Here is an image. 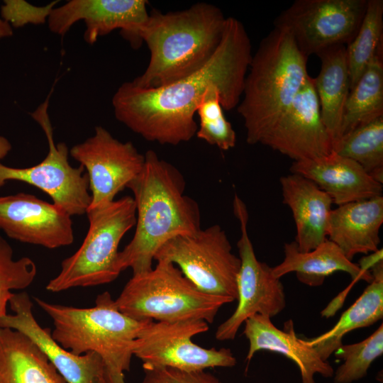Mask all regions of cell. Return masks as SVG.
<instances>
[{
	"mask_svg": "<svg viewBox=\"0 0 383 383\" xmlns=\"http://www.w3.org/2000/svg\"><path fill=\"white\" fill-rule=\"evenodd\" d=\"M382 223V196L343 204L331 211L327 238L352 261L379 249Z\"/></svg>",
	"mask_w": 383,
	"mask_h": 383,
	"instance_id": "obj_21",
	"label": "cell"
},
{
	"mask_svg": "<svg viewBox=\"0 0 383 383\" xmlns=\"http://www.w3.org/2000/svg\"><path fill=\"white\" fill-rule=\"evenodd\" d=\"M144 156L142 170L126 187L135 204V231L117 257L118 270L131 268L133 274L152 270L156 252L168 240L201 229L199 206L184 194L179 170L152 150Z\"/></svg>",
	"mask_w": 383,
	"mask_h": 383,
	"instance_id": "obj_2",
	"label": "cell"
},
{
	"mask_svg": "<svg viewBox=\"0 0 383 383\" xmlns=\"http://www.w3.org/2000/svg\"><path fill=\"white\" fill-rule=\"evenodd\" d=\"M12 35L13 28L0 16V39L11 37Z\"/></svg>",
	"mask_w": 383,
	"mask_h": 383,
	"instance_id": "obj_34",
	"label": "cell"
},
{
	"mask_svg": "<svg viewBox=\"0 0 383 383\" xmlns=\"http://www.w3.org/2000/svg\"><path fill=\"white\" fill-rule=\"evenodd\" d=\"M233 213L240 223L237 243L240 267L237 279L238 305L233 314L220 324L215 333L220 341L233 340L240 327L250 317L260 314L272 318L285 308L286 298L280 279L272 267L257 260L248 233V212L243 201L235 194Z\"/></svg>",
	"mask_w": 383,
	"mask_h": 383,
	"instance_id": "obj_12",
	"label": "cell"
},
{
	"mask_svg": "<svg viewBox=\"0 0 383 383\" xmlns=\"http://www.w3.org/2000/svg\"><path fill=\"white\" fill-rule=\"evenodd\" d=\"M34 299L52 320V337L64 348L77 355L97 353L108 372L129 370L135 340L148 320L137 321L122 313L108 292L98 295L91 308Z\"/></svg>",
	"mask_w": 383,
	"mask_h": 383,
	"instance_id": "obj_5",
	"label": "cell"
},
{
	"mask_svg": "<svg viewBox=\"0 0 383 383\" xmlns=\"http://www.w3.org/2000/svg\"><path fill=\"white\" fill-rule=\"evenodd\" d=\"M243 334L249 342L246 360L250 362L261 350L277 353L292 360L298 367L301 383H315L318 374L333 376L332 366L323 360L306 340L297 337L292 321L284 323V329L277 328L271 318L255 314L245 321Z\"/></svg>",
	"mask_w": 383,
	"mask_h": 383,
	"instance_id": "obj_19",
	"label": "cell"
},
{
	"mask_svg": "<svg viewBox=\"0 0 383 383\" xmlns=\"http://www.w3.org/2000/svg\"><path fill=\"white\" fill-rule=\"evenodd\" d=\"M283 203L293 215L295 243L300 252L310 251L328 239L333 201L309 179L295 173L279 179Z\"/></svg>",
	"mask_w": 383,
	"mask_h": 383,
	"instance_id": "obj_20",
	"label": "cell"
},
{
	"mask_svg": "<svg viewBox=\"0 0 383 383\" xmlns=\"http://www.w3.org/2000/svg\"><path fill=\"white\" fill-rule=\"evenodd\" d=\"M321 70L313 79L322 121L333 142L340 137L345 104L350 89L346 45H336L320 52Z\"/></svg>",
	"mask_w": 383,
	"mask_h": 383,
	"instance_id": "obj_24",
	"label": "cell"
},
{
	"mask_svg": "<svg viewBox=\"0 0 383 383\" xmlns=\"http://www.w3.org/2000/svg\"><path fill=\"white\" fill-rule=\"evenodd\" d=\"M37 274L34 261L28 257L13 258V249L0 235V317L7 314L6 306L13 295L11 290L29 287Z\"/></svg>",
	"mask_w": 383,
	"mask_h": 383,
	"instance_id": "obj_31",
	"label": "cell"
},
{
	"mask_svg": "<svg viewBox=\"0 0 383 383\" xmlns=\"http://www.w3.org/2000/svg\"><path fill=\"white\" fill-rule=\"evenodd\" d=\"M0 383L67 382L30 338L0 328Z\"/></svg>",
	"mask_w": 383,
	"mask_h": 383,
	"instance_id": "obj_23",
	"label": "cell"
},
{
	"mask_svg": "<svg viewBox=\"0 0 383 383\" xmlns=\"http://www.w3.org/2000/svg\"><path fill=\"white\" fill-rule=\"evenodd\" d=\"M367 0H296L274 21L307 58L336 45H348L363 19Z\"/></svg>",
	"mask_w": 383,
	"mask_h": 383,
	"instance_id": "obj_10",
	"label": "cell"
},
{
	"mask_svg": "<svg viewBox=\"0 0 383 383\" xmlns=\"http://www.w3.org/2000/svg\"><path fill=\"white\" fill-rule=\"evenodd\" d=\"M106 372L109 383H126L123 373L108 371Z\"/></svg>",
	"mask_w": 383,
	"mask_h": 383,
	"instance_id": "obj_36",
	"label": "cell"
},
{
	"mask_svg": "<svg viewBox=\"0 0 383 383\" xmlns=\"http://www.w3.org/2000/svg\"><path fill=\"white\" fill-rule=\"evenodd\" d=\"M86 213L89 223L86 237L79 248L62 262L60 273L48 282L49 292L108 284L121 273L118 248L124 235L135 226L133 198L126 196Z\"/></svg>",
	"mask_w": 383,
	"mask_h": 383,
	"instance_id": "obj_7",
	"label": "cell"
},
{
	"mask_svg": "<svg viewBox=\"0 0 383 383\" xmlns=\"http://www.w3.org/2000/svg\"><path fill=\"white\" fill-rule=\"evenodd\" d=\"M157 262L150 271L133 274L115 299L124 315L137 321L212 323L219 309L234 301L201 291L172 262Z\"/></svg>",
	"mask_w": 383,
	"mask_h": 383,
	"instance_id": "obj_6",
	"label": "cell"
},
{
	"mask_svg": "<svg viewBox=\"0 0 383 383\" xmlns=\"http://www.w3.org/2000/svg\"><path fill=\"white\" fill-rule=\"evenodd\" d=\"M290 172L313 182L337 206L382 196V184L357 163L333 151L321 157L294 161Z\"/></svg>",
	"mask_w": 383,
	"mask_h": 383,
	"instance_id": "obj_18",
	"label": "cell"
},
{
	"mask_svg": "<svg viewBox=\"0 0 383 383\" xmlns=\"http://www.w3.org/2000/svg\"><path fill=\"white\" fill-rule=\"evenodd\" d=\"M226 19L218 7L206 2L164 13L153 10L140 32L150 51L149 63L132 82L157 88L200 70L217 50Z\"/></svg>",
	"mask_w": 383,
	"mask_h": 383,
	"instance_id": "obj_3",
	"label": "cell"
},
{
	"mask_svg": "<svg viewBox=\"0 0 383 383\" xmlns=\"http://www.w3.org/2000/svg\"><path fill=\"white\" fill-rule=\"evenodd\" d=\"M372 279L360 296L341 316L337 323L326 333L306 339L327 361L343 345V337L349 332L372 326L383 316V260L370 270Z\"/></svg>",
	"mask_w": 383,
	"mask_h": 383,
	"instance_id": "obj_25",
	"label": "cell"
},
{
	"mask_svg": "<svg viewBox=\"0 0 383 383\" xmlns=\"http://www.w3.org/2000/svg\"><path fill=\"white\" fill-rule=\"evenodd\" d=\"M11 149L9 140L4 136H0V160L4 158Z\"/></svg>",
	"mask_w": 383,
	"mask_h": 383,
	"instance_id": "obj_35",
	"label": "cell"
},
{
	"mask_svg": "<svg viewBox=\"0 0 383 383\" xmlns=\"http://www.w3.org/2000/svg\"><path fill=\"white\" fill-rule=\"evenodd\" d=\"M284 253L283 261L272 267L273 275L278 279L295 272L300 282L310 287H318L322 285L326 278L333 273L344 272L350 274L355 282L362 279L370 283L372 279L371 272L361 270L328 239L304 252L298 250L295 241L286 243Z\"/></svg>",
	"mask_w": 383,
	"mask_h": 383,
	"instance_id": "obj_22",
	"label": "cell"
},
{
	"mask_svg": "<svg viewBox=\"0 0 383 383\" xmlns=\"http://www.w3.org/2000/svg\"><path fill=\"white\" fill-rule=\"evenodd\" d=\"M58 1L45 6H35L22 0H5L1 7V17L13 28L27 23H44Z\"/></svg>",
	"mask_w": 383,
	"mask_h": 383,
	"instance_id": "obj_32",
	"label": "cell"
},
{
	"mask_svg": "<svg viewBox=\"0 0 383 383\" xmlns=\"http://www.w3.org/2000/svg\"><path fill=\"white\" fill-rule=\"evenodd\" d=\"M141 383H221L205 370L186 371L172 367L144 368Z\"/></svg>",
	"mask_w": 383,
	"mask_h": 383,
	"instance_id": "obj_33",
	"label": "cell"
},
{
	"mask_svg": "<svg viewBox=\"0 0 383 383\" xmlns=\"http://www.w3.org/2000/svg\"><path fill=\"white\" fill-rule=\"evenodd\" d=\"M382 36L383 1L367 0L366 11L358 31L346 46L350 89L374 57L382 54Z\"/></svg>",
	"mask_w": 383,
	"mask_h": 383,
	"instance_id": "obj_28",
	"label": "cell"
},
{
	"mask_svg": "<svg viewBox=\"0 0 383 383\" xmlns=\"http://www.w3.org/2000/svg\"><path fill=\"white\" fill-rule=\"evenodd\" d=\"M252 56L245 26L228 17L220 44L203 67L157 88L123 82L112 98L115 117L146 140L171 145L187 142L196 135V111L210 87L218 88L223 109L238 106Z\"/></svg>",
	"mask_w": 383,
	"mask_h": 383,
	"instance_id": "obj_1",
	"label": "cell"
},
{
	"mask_svg": "<svg viewBox=\"0 0 383 383\" xmlns=\"http://www.w3.org/2000/svg\"><path fill=\"white\" fill-rule=\"evenodd\" d=\"M202 320L162 322L148 320L135 340L133 353L143 367H172L195 371L213 367H231L236 359L229 348H204L192 338L206 332Z\"/></svg>",
	"mask_w": 383,
	"mask_h": 383,
	"instance_id": "obj_11",
	"label": "cell"
},
{
	"mask_svg": "<svg viewBox=\"0 0 383 383\" xmlns=\"http://www.w3.org/2000/svg\"><path fill=\"white\" fill-rule=\"evenodd\" d=\"M333 151L353 160L383 184V116L342 135Z\"/></svg>",
	"mask_w": 383,
	"mask_h": 383,
	"instance_id": "obj_27",
	"label": "cell"
},
{
	"mask_svg": "<svg viewBox=\"0 0 383 383\" xmlns=\"http://www.w3.org/2000/svg\"><path fill=\"white\" fill-rule=\"evenodd\" d=\"M307 60L283 30L274 28L260 41L237 106L248 144H260L292 103L309 77Z\"/></svg>",
	"mask_w": 383,
	"mask_h": 383,
	"instance_id": "obj_4",
	"label": "cell"
},
{
	"mask_svg": "<svg viewBox=\"0 0 383 383\" xmlns=\"http://www.w3.org/2000/svg\"><path fill=\"white\" fill-rule=\"evenodd\" d=\"M154 260L172 262L205 293L237 299L240 260L218 224L172 238L158 249Z\"/></svg>",
	"mask_w": 383,
	"mask_h": 383,
	"instance_id": "obj_8",
	"label": "cell"
},
{
	"mask_svg": "<svg viewBox=\"0 0 383 383\" xmlns=\"http://www.w3.org/2000/svg\"><path fill=\"white\" fill-rule=\"evenodd\" d=\"M335 353L343 360L334 372V383H352L365 377L372 363L383 353V324L365 340L342 345Z\"/></svg>",
	"mask_w": 383,
	"mask_h": 383,
	"instance_id": "obj_30",
	"label": "cell"
},
{
	"mask_svg": "<svg viewBox=\"0 0 383 383\" xmlns=\"http://www.w3.org/2000/svg\"><path fill=\"white\" fill-rule=\"evenodd\" d=\"M70 154L87 171L91 197L87 210L113 201L145 162L144 155L131 142L119 141L102 126L95 127L94 134L74 145Z\"/></svg>",
	"mask_w": 383,
	"mask_h": 383,
	"instance_id": "obj_13",
	"label": "cell"
},
{
	"mask_svg": "<svg viewBox=\"0 0 383 383\" xmlns=\"http://www.w3.org/2000/svg\"><path fill=\"white\" fill-rule=\"evenodd\" d=\"M260 144L294 161L321 157L333 151L332 139L322 121L313 79L310 75Z\"/></svg>",
	"mask_w": 383,
	"mask_h": 383,
	"instance_id": "obj_15",
	"label": "cell"
},
{
	"mask_svg": "<svg viewBox=\"0 0 383 383\" xmlns=\"http://www.w3.org/2000/svg\"><path fill=\"white\" fill-rule=\"evenodd\" d=\"M223 110L218 88L210 87L205 91L196 111L199 118L196 135L209 145L226 151L235 145L236 134Z\"/></svg>",
	"mask_w": 383,
	"mask_h": 383,
	"instance_id": "obj_29",
	"label": "cell"
},
{
	"mask_svg": "<svg viewBox=\"0 0 383 383\" xmlns=\"http://www.w3.org/2000/svg\"><path fill=\"white\" fill-rule=\"evenodd\" d=\"M145 0H71L54 8L48 18L51 32L64 35L77 21H84V39L94 44L99 37L120 29L133 48L143 43L140 32L149 13Z\"/></svg>",
	"mask_w": 383,
	"mask_h": 383,
	"instance_id": "obj_14",
	"label": "cell"
},
{
	"mask_svg": "<svg viewBox=\"0 0 383 383\" xmlns=\"http://www.w3.org/2000/svg\"><path fill=\"white\" fill-rule=\"evenodd\" d=\"M51 91L30 113L46 136L47 155L40 163L29 167L16 168L0 164V187L7 181L23 182L45 192L55 206L70 216L83 215L87 213L91 201L88 176L82 165L71 166L68 161L67 145L65 143H55L48 113Z\"/></svg>",
	"mask_w": 383,
	"mask_h": 383,
	"instance_id": "obj_9",
	"label": "cell"
},
{
	"mask_svg": "<svg viewBox=\"0 0 383 383\" xmlns=\"http://www.w3.org/2000/svg\"><path fill=\"white\" fill-rule=\"evenodd\" d=\"M9 304L13 314L0 317V328L17 331L30 338L67 383H109L105 364L97 353L75 355L53 339L50 328L40 326L27 292L13 293Z\"/></svg>",
	"mask_w": 383,
	"mask_h": 383,
	"instance_id": "obj_17",
	"label": "cell"
},
{
	"mask_svg": "<svg viewBox=\"0 0 383 383\" xmlns=\"http://www.w3.org/2000/svg\"><path fill=\"white\" fill-rule=\"evenodd\" d=\"M0 229L12 239L50 249L74 241L71 216L26 193L0 196Z\"/></svg>",
	"mask_w": 383,
	"mask_h": 383,
	"instance_id": "obj_16",
	"label": "cell"
},
{
	"mask_svg": "<svg viewBox=\"0 0 383 383\" xmlns=\"http://www.w3.org/2000/svg\"><path fill=\"white\" fill-rule=\"evenodd\" d=\"M380 116H383L382 54L374 57L350 90L344 108L340 137Z\"/></svg>",
	"mask_w": 383,
	"mask_h": 383,
	"instance_id": "obj_26",
	"label": "cell"
}]
</instances>
